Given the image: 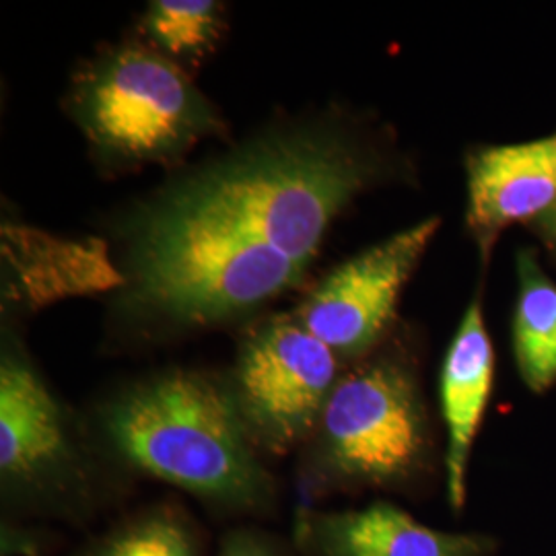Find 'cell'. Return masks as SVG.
Instances as JSON below:
<instances>
[{"label":"cell","instance_id":"obj_3","mask_svg":"<svg viewBox=\"0 0 556 556\" xmlns=\"http://www.w3.org/2000/svg\"><path fill=\"white\" fill-rule=\"evenodd\" d=\"M71 112L93 153L112 167L172 163L223 128L186 71L139 43L91 60L73 80Z\"/></svg>","mask_w":556,"mask_h":556},{"label":"cell","instance_id":"obj_11","mask_svg":"<svg viewBox=\"0 0 556 556\" xmlns=\"http://www.w3.org/2000/svg\"><path fill=\"white\" fill-rule=\"evenodd\" d=\"M516 273L514 358L526 388L544 394L556 383V282L544 273L532 248L517 252Z\"/></svg>","mask_w":556,"mask_h":556},{"label":"cell","instance_id":"obj_13","mask_svg":"<svg viewBox=\"0 0 556 556\" xmlns=\"http://www.w3.org/2000/svg\"><path fill=\"white\" fill-rule=\"evenodd\" d=\"M199 536L172 507H155L116 528L87 556H199Z\"/></svg>","mask_w":556,"mask_h":556},{"label":"cell","instance_id":"obj_10","mask_svg":"<svg viewBox=\"0 0 556 556\" xmlns=\"http://www.w3.org/2000/svg\"><path fill=\"white\" fill-rule=\"evenodd\" d=\"M495 378V346L484 324L480 295L472 299L441 365L439 394L447 429V497L459 511L466 501V472L472 445L489 406Z\"/></svg>","mask_w":556,"mask_h":556},{"label":"cell","instance_id":"obj_1","mask_svg":"<svg viewBox=\"0 0 556 556\" xmlns=\"http://www.w3.org/2000/svg\"><path fill=\"white\" fill-rule=\"evenodd\" d=\"M340 119L280 126L178 176L122 220V307L165 328L254 312L298 285L332 220L394 172Z\"/></svg>","mask_w":556,"mask_h":556},{"label":"cell","instance_id":"obj_2","mask_svg":"<svg viewBox=\"0 0 556 556\" xmlns=\"http://www.w3.org/2000/svg\"><path fill=\"white\" fill-rule=\"evenodd\" d=\"M101 427L130 466L223 507H258L273 491L229 383L174 369L112 397Z\"/></svg>","mask_w":556,"mask_h":556},{"label":"cell","instance_id":"obj_6","mask_svg":"<svg viewBox=\"0 0 556 556\" xmlns=\"http://www.w3.org/2000/svg\"><path fill=\"white\" fill-rule=\"evenodd\" d=\"M439 227L438 217L420 220L340 264L299 305L295 318L338 357H365L386 337L400 293Z\"/></svg>","mask_w":556,"mask_h":556},{"label":"cell","instance_id":"obj_9","mask_svg":"<svg viewBox=\"0 0 556 556\" xmlns=\"http://www.w3.org/2000/svg\"><path fill=\"white\" fill-rule=\"evenodd\" d=\"M295 534L307 556H491L497 548L493 538L439 532L390 503L301 511Z\"/></svg>","mask_w":556,"mask_h":556},{"label":"cell","instance_id":"obj_8","mask_svg":"<svg viewBox=\"0 0 556 556\" xmlns=\"http://www.w3.org/2000/svg\"><path fill=\"white\" fill-rule=\"evenodd\" d=\"M466 225L484 264L516 223H534L556 204V132L517 144H480L466 155Z\"/></svg>","mask_w":556,"mask_h":556},{"label":"cell","instance_id":"obj_14","mask_svg":"<svg viewBox=\"0 0 556 556\" xmlns=\"http://www.w3.org/2000/svg\"><path fill=\"white\" fill-rule=\"evenodd\" d=\"M219 556H289L273 538L258 532H231L220 544Z\"/></svg>","mask_w":556,"mask_h":556},{"label":"cell","instance_id":"obj_7","mask_svg":"<svg viewBox=\"0 0 556 556\" xmlns=\"http://www.w3.org/2000/svg\"><path fill=\"white\" fill-rule=\"evenodd\" d=\"M75 468L68 425L56 397L17 346L0 361V475L4 489L43 493Z\"/></svg>","mask_w":556,"mask_h":556},{"label":"cell","instance_id":"obj_12","mask_svg":"<svg viewBox=\"0 0 556 556\" xmlns=\"http://www.w3.org/2000/svg\"><path fill=\"white\" fill-rule=\"evenodd\" d=\"M225 9L215 0H153L142 17V31L163 56L199 62L213 52L223 34Z\"/></svg>","mask_w":556,"mask_h":556},{"label":"cell","instance_id":"obj_5","mask_svg":"<svg viewBox=\"0 0 556 556\" xmlns=\"http://www.w3.org/2000/svg\"><path fill=\"white\" fill-rule=\"evenodd\" d=\"M340 378L328 344L295 316H277L241 344L229 390L254 445L282 456L312 438Z\"/></svg>","mask_w":556,"mask_h":556},{"label":"cell","instance_id":"obj_15","mask_svg":"<svg viewBox=\"0 0 556 556\" xmlns=\"http://www.w3.org/2000/svg\"><path fill=\"white\" fill-rule=\"evenodd\" d=\"M530 227L536 233L538 239L542 241V245L556 258V204L551 211H546L540 219L530 223Z\"/></svg>","mask_w":556,"mask_h":556},{"label":"cell","instance_id":"obj_4","mask_svg":"<svg viewBox=\"0 0 556 556\" xmlns=\"http://www.w3.org/2000/svg\"><path fill=\"white\" fill-rule=\"evenodd\" d=\"M314 438V472L344 486H404L431 459L417 371L404 355L361 358L328 397Z\"/></svg>","mask_w":556,"mask_h":556}]
</instances>
